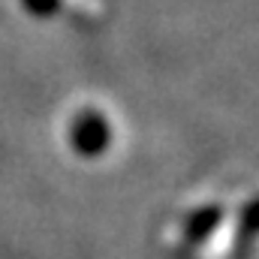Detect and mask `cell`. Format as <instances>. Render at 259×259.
<instances>
[{"instance_id": "cell-1", "label": "cell", "mask_w": 259, "mask_h": 259, "mask_svg": "<svg viewBox=\"0 0 259 259\" xmlns=\"http://www.w3.org/2000/svg\"><path fill=\"white\" fill-rule=\"evenodd\" d=\"M69 145L81 157H100L112 145V124L97 109H81L69 124Z\"/></svg>"}, {"instance_id": "cell-2", "label": "cell", "mask_w": 259, "mask_h": 259, "mask_svg": "<svg viewBox=\"0 0 259 259\" xmlns=\"http://www.w3.org/2000/svg\"><path fill=\"white\" fill-rule=\"evenodd\" d=\"M223 223V208L220 205H202V208H193L187 217H184V241L187 244H202L208 241Z\"/></svg>"}, {"instance_id": "cell-3", "label": "cell", "mask_w": 259, "mask_h": 259, "mask_svg": "<svg viewBox=\"0 0 259 259\" xmlns=\"http://www.w3.org/2000/svg\"><path fill=\"white\" fill-rule=\"evenodd\" d=\"M238 235L247 238H259V196H253L250 202L241 205L238 211Z\"/></svg>"}, {"instance_id": "cell-4", "label": "cell", "mask_w": 259, "mask_h": 259, "mask_svg": "<svg viewBox=\"0 0 259 259\" xmlns=\"http://www.w3.org/2000/svg\"><path fill=\"white\" fill-rule=\"evenodd\" d=\"M33 15H39V18H49V15H55L58 12V6H61V0H21Z\"/></svg>"}]
</instances>
